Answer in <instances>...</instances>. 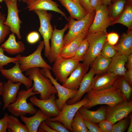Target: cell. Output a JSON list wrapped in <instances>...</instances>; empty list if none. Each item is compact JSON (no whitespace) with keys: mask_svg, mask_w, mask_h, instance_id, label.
Here are the masks:
<instances>
[{"mask_svg":"<svg viewBox=\"0 0 132 132\" xmlns=\"http://www.w3.org/2000/svg\"><path fill=\"white\" fill-rule=\"evenodd\" d=\"M86 96L89 101L83 106L88 109L98 105L112 106L126 100L120 91L114 86L102 90H91L87 93Z\"/></svg>","mask_w":132,"mask_h":132,"instance_id":"6da1fadb","label":"cell"},{"mask_svg":"<svg viewBox=\"0 0 132 132\" xmlns=\"http://www.w3.org/2000/svg\"><path fill=\"white\" fill-rule=\"evenodd\" d=\"M40 70L38 67L31 68L25 71V74L33 81V91L39 93L40 99H46L52 94L57 93V92L50 79L42 74Z\"/></svg>","mask_w":132,"mask_h":132,"instance_id":"7a4b0ae2","label":"cell"},{"mask_svg":"<svg viewBox=\"0 0 132 132\" xmlns=\"http://www.w3.org/2000/svg\"><path fill=\"white\" fill-rule=\"evenodd\" d=\"M32 87L28 90H22L19 91L15 101L9 104L7 108L8 111L12 115L18 117L28 114L33 115L37 111L31 103H28L27 100L30 97L36 94H39L38 92L33 91Z\"/></svg>","mask_w":132,"mask_h":132,"instance_id":"3957f363","label":"cell"},{"mask_svg":"<svg viewBox=\"0 0 132 132\" xmlns=\"http://www.w3.org/2000/svg\"><path fill=\"white\" fill-rule=\"evenodd\" d=\"M96 13L95 10L88 13L82 19L76 21L70 16L67 21L69 23V31L64 36L62 48L67 46L76 37L84 33H88L90 26L94 19Z\"/></svg>","mask_w":132,"mask_h":132,"instance_id":"277c9868","label":"cell"},{"mask_svg":"<svg viewBox=\"0 0 132 132\" xmlns=\"http://www.w3.org/2000/svg\"><path fill=\"white\" fill-rule=\"evenodd\" d=\"M44 42L43 41L39 43L35 51L27 56H22L18 54L15 57L18 59L20 68L22 72L34 67L46 68L52 70V67L49 65L44 59L41 55L42 50L44 48Z\"/></svg>","mask_w":132,"mask_h":132,"instance_id":"5b68a950","label":"cell"},{"mask_svg":"<svg viewBox=\"0 0 132 132\" xmlns=\"http://www.w3.org/2000/svg\"><path fill=\"white\" fill-rule=\"evenodd\" d=\"M106 32H100L87 34L86 38L89 44L87 53L83 63L89 66L95 59L100 55L103 46L106 41Z\"/></svg>","mask_w":132,"mask_h":132,"instance_id":"8992f818","label":"cell"},{"mask_svg":"<svg viewBox=\"0 0 132 132\" xmlns=\"http://www.w3.org/2000/svg\"><path fill=\"white\" fill-rule=\"evenodd\" d=\"M79 63L72 58H66L59 56L54 62L52 70L56 79L63 84Z\"/></svg>","mask_w":132,"mask_h":132,"instance_id":"52a82bcc","label":"cell"},{"mask_svg":"<svg viewBox=\"0 0 132 132\" xmlns=\"http://www.w3.org/2000/svg\"><path fill=\"white\" fill-rule=\"evenodd\" d=\"M33 11L37 14L40 20V26L38 30L42 36L44 42V56L48 58L50 48L49 41L53 31L51 23L52 14L48 13L46 10H36Z\"/></svg>","mask_w":132,"mask_h":132,"instance_id":"ba28073f","label":"cell"},{"mask_svg":"<svg viewBox=\"0 0 132 132\" xmlns=\"http://www.w3.org/2000/svg\"><path fill=\"white\" fill-rule=\"evenodd\" d=\"M89 101V99L86 95L82 100L75 103L69 105L66 102L59 115L49 119L52 121H57L61 122L68 130L72 132L71 123L75 114L81 107Z\"/></svg>","mask_w":132,"mask_h":132,"instance_id":"9c48e42d","label":"cell"},{"mask_svg":"<svg viewBox=\"0 0 132 132\" xmlns=\"http://www.w3.org/2000/svg\"><path fill=\"white\" fill-rule=\"evenodd\" d=\"M41 73L49 78L57 90L58 99H55L57 107L61 111L65 103L69 99L74 97L77 93L78 90H73L66 88L61 85L52 76L50 70L46 68L40 69Z\"/></svg>","mask_w":132,"mask_h":132,"instance_id":"30bf717a","label":"cell"},{"mask_svg":"<svg viewBox=\"0 0 132 132\" xmlns=\"http://www.w3.org/2000/svg\"><path fill=\"white\" fill-rule=\"evenodd\" d=\"M95 10L94 18L89 27L88 34L106 32L107 28L111 25L112 22L109 16L108 6L102 5Z\"/></svg>","mask_w":132,"mask_h":132,"instance_id":"8fae6325","label":"cell"},{"mask_svg":"<svg viewBox=\"0 0 132 132\" xmlns=\"http://www.w3.org/2000/svg\"><path fill=\"white\" fill-rule=\"evenodd\" d=\"M8 9V14L4 24L10 28V30L16 34L18 38H22L20 32L21 24L22 22L20 20L19 12L20 11L18 8L17 0L12 1L10 0H3Z\"/></svg>","mask_w":132,"mask_h":132,"instance_id":"7c38bea8","label":"cell"},{"mask_svg":"<svg viewBox=\"0 0 132 132\" xmlns=\"http://www.w3.org/2000/svg\"><path fill=\"white\" fill-rule=\"evenodd\" d=\"M108 106L105 119L113 124L127 117L132 111V100H126L113 106Z\"/></svg>","mask_w":132,"mask_h":132,"instance_id":"4fadbf2b","label":"cell"},{"mask_svg":"<svg viewBox=\"0 0 132 132\" xmlns=\"http://www.w3.org/2000/svg\"><path fill=\"white\" fill-rule=\"evenodd\" d=\"M55 94H52L49 98L44 100L39 99L34 95L30 98V100L48 118L55 117L59 115L60 112L55 102Z\"/></svg>","mask_w":132,"mask_h":132,"instance_id":"5bb4252c","label":"cell"},{"mask_svg":"<svg viewBox=\"0 0 132 132\" xmlns=\"http://www.w3.org/2000/svg\"><path fill=\"white\" fill-rule=\"evenodd\" d=\"M69 25L68 23L61 30L57 29L55 26H54L51 39L50 54L48 57V60L51 63H54L59 55L63 47L64 34L65 31L68 28Z\"/></svg>","mask_w":132,"mask_h":132,"instance_id":"9a60e30c","label":"cell"},{"mask_svg":"<svg viewBox=\"0 0 132 132\" xmlns=\"http://www.w3.org/2000/svg\"><path fill=\"white\" fill-rule=\"evenodd\" d=\"M15 64V65L10 69L0 70L2 75L13 83L20 82L23 84L25 86L27 90H28L32 86V80L23 74L17 61Z\"/></svg>","mask_w":132,"mask_h":132,"instance_id":"2e32d148","label":"cell"},{"mask_svg":"<svg viewBox=\"0 0 132 132\" xmlns=\"http://www.w3.org/2000/svg\"><path fill=\"white\" fill-rule=\"evenodd\" d=\"M89 66L80 63L63 84L62 86L69 89L78 90L81 81L88 69Z\"/></svg>","mask_w":132,"mask_h":132,"instance_id":"e0dca14e","label":"cell"},{"mask_svg":"<svg viewBox=\"0 0 132 132\" xmlns=\"http://www.w3.org/2000/svg\"><path fill=\"white\" fill-rule=\"evenodd\" d=\"M95 75L93 69L91 68L82 79L77 94L74 97L69 99L67 101V104H72L79 102L81 100L82 97L85 94L88 93L91 90Z\"/></svg>","mask_w":132,"mask_h":132,"instance_id":"ac0fdd59","label":"cell"},{"mask_svg":"<svg viewBox=\"0 0 132 132\" xmlns=\"http://www.w3.org/2000/svg\"><path fill=\"white\" fill-rule=\"evenodd\" d=\"M21 84L20 82L13 83L9 79L3 84V91L2 95L4 103L3 111L7 108L9 104L15 101Z\"/></svg>","mask_w":132,"mask_h":132,"instance_id":"d6986e66","label":"cell"},{"mask_svg":"<svg viewBox=\"0 0 132 132\" xmlns=\"http://www.w3.org/2000/svg\"><path fill=\"white\" fill-rule=\"evenodd\" d=\"M118 76L113 73L107 72L97 75L94 77L91 90H101L113 86Z\"/></svg>","mask_w":132,"mask_h":132,"instance_id":"ffe728a7","label":"cell"},{"mask_svg":"<svg viewBox=\"0 0 132 132\" xmlns=\"http://www.w3.org/2000/svg\"><path fill=\"white\" fill-rule=\"evenodd\" d=\"M127 56L117 52L112 58L106 72L112 73L118 76H123L127 70L125 65Z\"/></svg>","mask_w":132,"mask_h":132,"instance_id":"44dd1931","label":"cell"},{"mask_svg":"<svg viewBox=\"0 0 132 132\" xmlns=\"http://www.w3.org/2000/svg\"><path fill=\"white\" fill-rule=\"evenodd\" d=\"M59 7L57 2L53 0H35L27 7L29 11L36 10L54 11L60 14L67 20L66 14L59 8Z\"/></svg>","mask_w":132,"mask_h":132,"instance_id":"7402d4cb","label":"cell"},{"mask_svg":"<svg viewBox=\"0 0 132 132\" xmlns=\"http://www.w3.org/2000/svg\"><path fill=\"white\" fill-rule=\"evenodd\" d=\"M108 106H101L96 111H91L83 106L78 111L83 118L97 123L105 119Z\"/></svg>","mask_w":132,"mask_h":132,"instance_id":"603a6c76","label":"cell"},{"mask_svg":"<svg viewBox=\"0 0 132 132\" xmlns=\"http://www.w3.org/2000/svg\"><path fill=\"white\" fill-rule=\"evenodd\" d=\"M67 10L72 18L77 20L85 17L88 13L81 4L72 0H57Z\"/></svg>","mask_w":132,"mask_h":132,"instance_id":"cb8c5ba5","label":"cell"},{"mask_svg":"<svg viewBox=\"0 0 132 132\" xmlns=\"http://www.w3.org/2000/svg\"><path fill=\"white\" fill-rule=\"evenodd\" d=\"M21 120L25 124L29 132H36L40 123L48 119L40 109L34 115L27 117L24 115L20 116Z\"/></svg>","mask_w":132,"mask_h":132,"instance_id":"d4e9b609","label":"cell"},{"mask_svg":"<svg viewBox=\"0 0 132 132\" xmlns=\"http://www.w3.org/2000/svg\"><path fill=\"white\" fill-rule=\"evenodd\" d=\"M118 43L114 46L118 52L128 56L132 53V29L123 33Z\"/></svg>","mask_w":132,"mask_h":132,"instance_id":"484cf974","label":"cell"},{"mask_svg":"<svg viewBox=\"0 0 132 132\" xmlns=\"http://www.w3.org/2000/svg\"><path fill=\"white\" fill-rule=\"evenodd\" d=\"M5 51L10 55H15L22 53L25 49L23 43L20 41L17 42L15 34H10L8 39L1 45Z\"/></svg>","mask_w":132,"mask_h":132,"instance_id":"4316f807","label":"cell"},{"mask_svg":"<svg viewBox=\"0 0 132 132\" xmlns=\"http://www.w3.org/2000/svg\"><path fill=\"white\" fill-rule=\"evenodd\" d=\"M87 34H82L75 38L67 46L62 49L59 56L66 58H72L81 43L86 38Z\"/></svg>","mask_w":132,"mask_h":132,"instance_id":"83f0119b","label":"cell"},{"mask_svg":"<svg viewBox=\"0 0 132 132\" xmlns=\"http://www.w3.org/2000/svg\"><path fill=\"white\" fill-rule=\"evenodd\" d=\"M117 23L124 25L128 30L132 29V0H127L123 12L118 18L112 22L111 25Z\"/></svg>","mask_w":132,"mask_h":132,"instance_id":"f1b7e54d","label":"cell"},{"mask_svg":"<svg viewBox=\"0 0 132 132\" xmlns=\"http://www.w3.org/2000/svg\"><path fill=\"white\" fill-rule=\"evenodd\" d=\"M111 60L100 55L94 60L91 65L95 74H100L107 72Z\"/></svg>","mask_w":132,"mask_h":132,"instance_id":"f546056e","label":"cell"},{"mask_svg":"<svg viewBox=\"0 0 132 132\" xmlns=\"http://www.w3.org/2000/svg\"><path fill=\"white\" fill-rule=\"evenodd\" d=\"M127 1V0H115L109 5V15L112 22L118 18L122 13Z\"/></svg>","mask_w":132,"mask_h":132,"instance_id":"4dcf8cb0","label":"cell"},{"mask_svg":"<svg viewBox=\"0 0 132 132\" xmlns=\"http://www.w3.org/2000/svg\"><path fill=\"white\" fill-rule=\"evenodd\" d=\"M113 86L120 91L126 100H130L132 94V86L126 80L123 76H118Z\"/></svg>","mask_w":132,"mask_h":132,"instance_id":"1f68e13d","label":"cell"},{"mask_svg":"<svg viewBox=\"0 0 132 132\" xmlns=\"http://www.w3.org/2000/svg\"><path fill=\"white\" fill-rule=\"evenodd\" d=\"M8 132H29L25 125L21 123L17 117L13 115H9Z\"/></svg>","mask_w":132,"mask_h":132,"instance_id":"d6a6232c","label":"cell"},{"mask_svg":"<svg viewBox=\"0 0 132 132\" xmlns=\"http://www.w3.org/2000/svg\"><path fill=\"white\" fill-rule=\"evenodd\" d=\"M71 126L72 132H89L84 124L83 119L78 111L72 120Z\"/></svg>","mask_w":132,"mask_h":132,"instance_id":"836d02e7","label":"cell"},{"mask_svg":"<svg viewBox=\"0 0 132 132\" xmlns=\"http://www.w3.org/2000/svg\"><path fill=\"white\" fill-rule=\"evenodd\" d=\"M88 46V43L86 38L81 43L72 58L79 62L83 61L87 53Z\"/></svg>","mask_w":132,"mask_h":132,"instance_id":"e575fe53","label":"cell"},{"mask_svg":"<svg viewBox=\"0 0 132 132\" xmlns=\"http://www.w3.org/2000/svg\"><path fill=\"white\" fill-rule=\"evenodd\" d=\"M6 19L5 16L0 12V46L10 31L9 26L4 24Z\"/></svg>","mask_w":132,"mask_h":132,"instance_id":"d590c367","label":"cell"},{"mask_svg":"<svg viewBox=\"0 0 132 132\" xmlns=\"http://www.w3.org/2000/svg\"><path fill=\"white\" fill-rule=\"evenodd\" d=\"M130 119L128 116L119 121L113 125L111 132H125L129 125Z\"/></svg>","mask_w":132,"mask_h":132,"instance_id":"8d00e7d4","label":"cell"},{"mask_svg":"<svg viewBox=\"0 0 132 132\" xmlns=\"http://www.w3.org/2000/svg\"><path fill=\"white\" fill-rule=\"evenodd\" d=\"M117 52L114 46L110 44L106 41L103 46L100 55L107 58H111Z\"/></svg>","mask_w":132,"mask_h":132,"instance_id":"74e56055","label":"cell"},{"mask_svg":"<svg viewBox=\"0 0 132 132\" xmlns=\"http://www.w3.org/2000/svg\"><path fill=\"white\" fill-rule=\"evenodd\" d=\"M46 124L55 132H69L70 131L61 122L55 121H52L49 118L45 121Z\"/></svg>","mask_w":132,"mask_h":132,"instance_id":"f35d334b","label":"cell"},{"mask_svg":"<svg viewBox=\"0 0 132 132\" xmlns=\"http://www.w3.org/2000/svg\"><path fill=\"white\" fill-rule=\"evenodd\" d=\"M4 50L3 48L0 46V70L4 69L3 66L9 63H15L18 61L16 58L11 57L5 55L4 54Z\"/></svg>","mask_w":132,"mask_h":132,"instance_id":"ab89813d","label":"cell"},{"mask_svg":"<svg viewBox=\"0 0 132 132\" xmlns=\"http://www.w3.org/2000/svg\"><path fill=\"white\" fill-rule=\"evenodd\" d=\"M83 120L84 124L89 132H102L97 123L84 119Z\"/></svg>","mask_w":132,"mask_h":132,"instance_id":"60d3db41","label":"cell"},{"mask_svg":"<svg viewBox=\"0 0 132 132\" xmlns=\"http://www.w3.org/2000/svg\"><path fill=\"white\" fill-rule=\"evenodd\" d=\"M98 125L102 132H111L113 125L106 119L101 121L99 123Z\"/></svg>","mask_w":132,"mask_h":132,"instance_id":"b9f144b4","label":"cell"},{"mask_svg":"<svg viewBox=\"0 0 132 132\" xmlns=\"http://www.w3.org/2000/svg\"><path fill=\"white\" fill-rule=\"evenodd\" d=\"M119 36L117 33L112 32L107 34L106 41L110 44L114 46L118 43Z\"/></svg>","mask_w":132,"mask_h":132,"instance_id":"7bdbcfd3","label":"cell"},{"mask_svg":"<svg viewBox=\"0 0 132 132\" xmlns=\"http://www.w3.org/2000/svg\"><path fill=\"white\" fill-rule=\"evenodd\" d=\"M9 115L7 113H4L3 117L0 119V132H6L8 124Z\"/></svg>","mask_w":132,"mask_h":132,"instance_id":"ee69618b","label":"cell"},{"mask_svg":"<svg viewBox=\"0 0 132 132\" xmlns=\"http://www.w3.org/2000/svg\"><path fill=\"white\" fill-rule=\"evenodd\" d=\"M40 38V36L39 33L37 32L33 31L29 33L27 36L26 39L29 43L33 44L37 42Z\"/></svg>","mask_w":132,"mask_h":132,"instance_id":"f6af8a7d","label":"cell"},{"mask_svg":"<svg viewBox=\"0 0 132 132\" xmlns=\"http://www.w3.org/2000/svg\"><path fill=\"white\" fill-rule=\"evenodd\" d=\"M80 3L87 13H91L95 10L91 6L90 0H79Z\"/></svg>","mask_w":132,"mask_h":132,"instance_id":"bcb514c9","label":"cell"},{"mask_svg":"<svg viewBox=\"0 0 132 132\" xmlns=\"http://www.w3.org/2000/svg\"><path fill=\"white\" fill-rule=\"evenodd\" d=\"M37 132H55L46 124L45 121L42 122L40 123Z\"/></svg>","mask_w":132,"mask_h":132,"instance_id":"7dc6e473","label":"cell"},{"mask_svg":"<svg viewBox=\"0 0 132 132\" xmlns=\"http://www.w3.org/2000/svg\"><path fill=\"white\" fill-rule=\"evenodd\" d=\"M127 82L132 86V69H128L126 70L123 76Z\"/></svg>","mask_w":132,"mask_h":132,"instance_id":"c3c4849f","label":"cell"},{"mask_svg":"<svg viewBox=\"0 0 132 132\" xmlns=\"http://www.w3.org/2000/svg\"><path fill=\"white\" fill-rule=\"evenodd\" d=\"M91 6L95 10L102 5L101 0H90Z\"/></svg>","mask_w":132,"mask_h":132,"instance_id":"681fc988","label":"cell"},{"mask_svg":"<svg viewBox=\"0 0 132 132\" xmlns=\"http://www.w3.org/2000/svg\"><path fill=\"white\" fill-rule=\"evenodd\" d=\"M127 66L128 69H132V54L127 56Z\"/></svg>","mask_w":132,"mask_h":132,"instance_id":"f907efd6","label":"cell"},{"mask_svg":"<svg viewBox=\"0 0 132 132\" xmlns=\"http://www.w3.org/2000/svg\"><path fill=\"white\" fill-rule=\"evenodd\" d=\"M130 119V121L129 127H128L127 132H132V115L131 113H130L128 115Z\"/></svg>","mask_w":132,"mask_h":132,"instance_id":"816d5d0a","label":"cell"},{"mask_svg":"<svg viewBox=\"0 0 132 132\" xmlns=\"http://www.w3.org/2000/svg\"><path fill=\"white\" fill-rule=\"evenodd\" d=\"M112 0H101L102 5L108 6L111 3Z\"/></svg>","mask_w":132,"mask_h":132,"instance_id":"f5cc1de1","label":"cell"},{"mask_svg":"<svg viewBox=\"0 0 132 132\" xmlns=\"http://www.w3.org/2000/svg\"><path fill=\"white\" fill-rule=\"evenodd\" d=\"M3 91V84L0 82V96H2ZM0 104L2 105L1 102L0 101Z\"/></svg>","mask_w":132,"mask_h":132,"instance_id":"db71d44e","label":"cell"},{"mask_svg":"<svg viewBox=\"0 0 132 132\" xmlns=\"http://www.w3.org/2000/svg\"><path fill=\"white\" fill-rule=\"evenodd\" d=\"M35 0H27L26 3H27V5H28Z\"/></svg>","mask_w":132,"mask_h":132,"instance_id":"11a10c76","label":"cell"},{"mask_svg":"<svg viewBox=\"0 0 132 132\" xmlns=\"http://www.w3.org/2000/svg\"><path fill=\"white\" fill-rule=\"evenodd\" d=\"M10 0L11 1L13 2L17 0ZM22 1L23 3H27V0H22Z\"/></svg>","mask_w":132,"mask_h":132,"instance_id":"9f6ffc18","label":"cell"},{"mask_svg":"<svg viewBox=\"0 0 132 132\" xmlns=\"http://www.w3.org/2000/svg\"><path fill=\"white\" fill-rule=\"evenodd\" d=\"M72 0L77 3L80 4L79 0Z\"/></svg>","mask_w":132,"mask_h":132,"instance_id":"6f0895ef","label":"cell"},{"mask_svg":"<svg viewBox=\"0 0 132 132\" xmlns=\"http://www.w3.org/2000/svg\"><path fill=\"white\" fill-rule=\"evenodd\" d=\"M3 1V0H0V3L2 2Z\"/></svg>","mask_w":132,"mask_h":132,"instance_id":"680465c9","label":"cell"},{"mask_svg":"<svg viewBox=\"0 0 132 132\" xmlns=\"http://www.w3.org/2000/svg\"><path fill=\"white\" fill-rule=\"evenodd\" d=\"M115 0H112V1L113 2Z\"/></svg>","mask_w":132,"mask_h":132,"instance_id":"91938a15","label":"cell"}]
</instances>
